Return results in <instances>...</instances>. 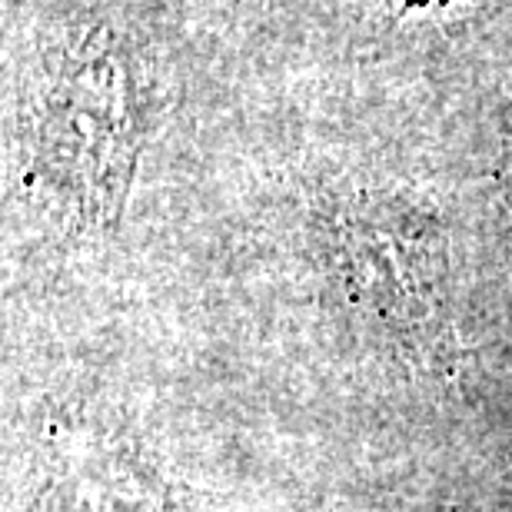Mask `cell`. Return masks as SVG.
Here are the masks:
<instances>
[{"instance_id": "cell-1", "label": "cell", "mask_w": 512, "mask_h": 512, "mask_svg": "<svg viewBox=\"0 0 512 512\" xmlns=\"http://www.w3.org/2000/svg\"><path fill=\"white\" fill-rule=\"evenodd\" d=\"M34 124V170L84 227H107L124 210L140 117L120 47L84 44L64 57Z\"/></svg>"}, {"instance_id": "cell-2", "label": "cell", "mask_w": 512, "mask_h": 512, "mask_svg": "<svg viewBox=\"0 0 512 512\" xmlns=\"http://www.w3.org/2000/svg\"><path fill=\"white\" fill-rule=\"evenodd\" d=\"M350 286L386 320H426L436 313L443 243L409 210L373 207L340 233Z\"/></svg>"}]
</instances>
